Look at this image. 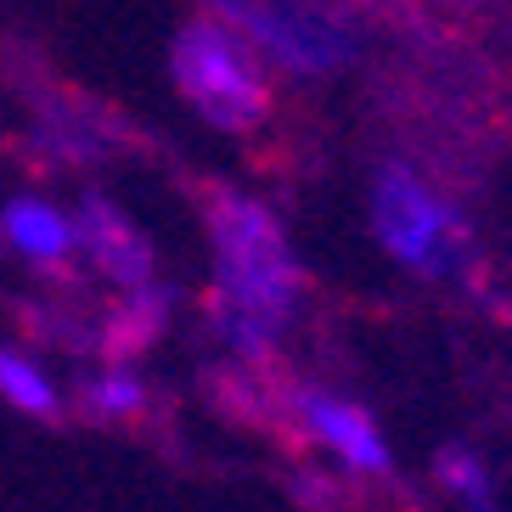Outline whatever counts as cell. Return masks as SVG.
<instances>
[{
  "mask_svg": "<svg viewBox=\"0 0 512 512\" xmlns=\"http://www.w3.org/2000/svg\"><path fill=\"white\" fill-rule=\"evenodd\" d=\"M209 321L242 361H265L304 304V271L282 220L248 192H209Z\"/></svg>",
  "mask_w": 512,
  "mask_h": 512,
  "instance_id": "1",
  "label": "cell"
},
{
  "mask_svg": "<svg viewBox=\"0 0 512 512\" xmlns=\"http://www.w3.org/2000/svg\"><path fill=\"white\" fill-rule=\"evenodd\" d=\"M175 91L192 102V113L226 136H248L271 113V79L259 68V51L226 29L220 17H192L169 46Z\"/></svg>",
  "mask_w": 512,
  "mask_h": 512,
  "instance_id": "2",
  "label": "cell"
},
{
  "mask_svg": "<svg viewBox=\"0 0 512 512\" xmlns=\"http://www.w3.org/2000/svg\"><path fill=\"white\" fill-rule=\"evenodd\" d=\"M372 231L383 254L411 276L428 282H451L467 265V226L462 214L422 181L411 164H383L372 169Z\"/></svg>",
  "mask_w": 512,
  "mask_h": 512,
  "instance_id": "3",
  "label": "cell"
},
{
  "mask_svg": "<svg viewBox=\"0 0 512 512\" xmlns=\"http://www.w3.org/2000/svg\"><path fill=\"white\" fill-rule=\"evenodd\" d=\"M209 17L237 29L259 57L282 62L287 74H338L355 57V29L321 0H203Z\"/></svg>",
  "mask_w": 512,
  "mask_h": 512,
  "instance_id": "4",
  "label": "cell"
},
{
  "mask_svg": "<svg viewBox=\"0 0 512 512\" xmlns=\"http://www.w3.org/2000/svg\"><path fill=\"white\" fill-rule=\"evenodd\" d=\"M293 422L349 473H361V479H389L394 473L389 439H383L377 417L366 406H355V400H344V394L316 389V383L293 389Z\"/></svg>",
  "mask_w": 512,
  "mask_h": 512,
  "instance_id": "5",
  "label": "cell"
},
{
  "mask_svg": "<svg viewBox=\"0 0 512 512\" xmlns=\"http://www.w3.org/2000/svg\"><path fill=\"white\" fill-rule=\"evenodd\" d=\"M74 242H79V254L91 259L113 287H124V293L141 287V282H152V248H147V237H141L136 220H130L113 197L91 192L85 203H79V209H74Z\"/></svg>",
  "mask_w": 512,
  "mask_h": 512,
  "instance_id": "6",
  "label": "cell"
},
{
  "mask_svg": "<svg viewBox=\"0 0 512 512\" xmlns=\"http://www.w3.org/2000/svg\"><path fill=\"white\" fill-rule=\"evenodd\" d=\"M0 237H6L12 254H23L29 265H40V271H68L74 254H79L74 214L51 209L40 197H12V203L0 209Z\"/></svg>",
  "mask_w": 512,
  "mask_h": 512,
  "instance_id": "7",
  "label": "cell"
},
{
  "mask_svg": "<svg viewBox=\"0 0 512 512\" xmlns=\"http://www.w3.org/2000/svg\"><path fill=\"white\" fill-rule=\"evenodd\" d=\"M169 310H175V293H169L158 276H152V282H141V287H130V293H124V304L113 310V321H107L102 349L113 355V361H130V355H141V349H147L158 332H164Z\"/></svg>",
  "mask_w": 512,
  "mask_h": 512,
  "instance_id": "8",
  "label": "cell"
},
{
  "mask_svg": "<svg viewBox=\"0 0 512 512\" xmlns=\"http://www.w3.org/2000/svg\"><path fill=\"white\" fill-rule=\"evenodd\" d=\"M0 400L12 411H23V417H40V422L62 411V394L46 377V366H34L29 355H17L6 344H0Z\"/></svg>",
  "mask_w": 512,
  "mask_h": 512,
  "instance_id": "9",
  "label": "cell"
},
{
  "mask_svg": "<svg viewBox=\"0 0 512 512\" xmlns=\"http://www.w3.org/2000/svg\"><path fill=\"white\" fill-rule=\"evenodd\" d=\"M439 484L451 490V501L462 512H496V484H490V467L479 462V456L467 451V445H445L434 462Z\"/></svg>",
  "mask_w": 512,
  "mask_h": 512,
  "instance_id": "10",
  "label": "cell"
},
{
  "mask_svg": "<svg viewBox=\"0 0 512 512\" xmlns=\"http://www.w3.org/2000/svg\"><path fill=\"white\" fill-rule=\"evenodd\" d=\"M79 400L96 411V417H136V411H147V383H141L130 366H107L102 377H91L85 389H79Z\"/></svg>",
  "mask_w": 512,
  "mask_h": 512,
  "instance_id": "11",
  "label": "cell"
},
{
  "mask_svg": "<svg viewBox=\"0 0 512 512\" xmlns=\"http://www.w3.org/2000/svg\"><path fill=\"white\" fill-rule=\"evenodd\" d=\"M434 6H456V12H479V6H490V0H434Z\"/></svg>",
  "mask_w": 512,
  "mask_h": 512,
  "instance_id": "12",
  "label": "cell"
}]
</instances>
